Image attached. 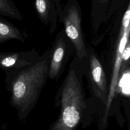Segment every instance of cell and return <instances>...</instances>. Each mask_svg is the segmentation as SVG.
<instances>
[{
  "label": "cell",
  "instance_id": "7",
  "mask_svg": "<svg viewBox=\"0 0 130 130\" xmlns=\"http://www.w3.org/2000/svg\"><path fill=\"white\" fill-rule=\"evenodd\" d=\"M39 56L35 48L24 51L0 52V68L4 71L19 69L31 64Z\"/></svg>",
  "mask_w": 130,
  "mask_h": 130
},
{
  "label": "cell",
  "instance_id": "2",
  "mask_svg": "<svg viewBox=\"0 0 130 130\" xmlns=\"http://www.w3.org/2000/svg\"><path fill=\"white\" fill-rule=\"evenodd\" d=\"M51 48L31 64L4 71L5 87L10 93V103L20 121L25 120L36 106L48 78Z\"/></svg>",
  "mask_w": 130,
  "mask_h": 130
},
{
  "label": "cell",
  "instance_id": "6",
  "mask_svg": "<svg viewBox=\"0 0 130 130\" xmlns=\"http://www.w3.org/2000/svg\"><path fill=\"white\" fill-rule=\"evenodd\" d=\"M51 50L48 77L51 80L57 81L62 75L75 52L73 45L63 28L56 35Z\"/></svg>",
  "mask_w": 130,
  "mask_h": 130
},
{
  "label": "cell",
  "instance_id": "3",
  "mask_svg": "<svg viewBox=\"0 0 130 130\" xmlns=\"http://www.w3.org/2000/svg\"><path fill=\"white\" fill-rule=\"evenodd\" d=\"M130 32V3L124 12L118 33L116 47L114 52L113 67L111 75L110 82L108 86V92L106 105L101 116L98 118L99 130H105L108 126V119L112 115V111L116 99V91L119 72L122 59V55L124 47L129 39Z\"/></svg>",
  "mask_w": 130,
  "mask_h": 130
},
{
  "label": "cell",
  "instance_id": "9",
  "mask_svg": "<svg viewBox=\"0 0 130 130\" xmlns=\"http://www.w3.org/2000/svg\"><path fill=\"white\" fill-rule=\"evenodd\" d=\"M28 35L7 19L0 17V44L15 39L24 43Z\"/></svg>",
  "mask_w": 130,
  "mask_h": 130
},
{
  "label": "cell",
  "instance_id": "11",
  "mask_svg": "<svg viewBox=\"0 0 130 130\" xmlns=\"http://www.w3.org/2000/svg\"><path fill=\"white\" fill-rule=\"evenodd\" d=\"M0 15L19 21L23 18L13 0H0Z\"/></svg>",
  "mask_w": 130,
  "mask_h": 130
},
{
  "label": "cell",
  "instance_id": "5",
  "mask_svg": "<svg viewBox=\"0 0 130 130\" xmlns=\"http://www.w3.org/2000/svg\"><path fill=\"white\" fill-rule=\"evenodd\" d=\"M59 21L74 48V54L82 59L87 56V47L82 27V12L77 0H69L62 9Z\"/></svg>",
  "mask_w": 130,
  "mask_h": 130
},
{
  "label": "cell",
  "instance_id": "10",
  "mask_svg": "<svg viewBox=\"0 0 130 130\" xmlns=\"http://www.w3.org/2000/svg\"><path fill=\"white\" fill-rule=\"evenodd\" d=\"M110 0H91V23L92 30H99L104 23Z\"/></svg>",
  "mask_w": 130,
  "mask_h": 130
},
{
  "label": "cell",
  "instance_id": "1",
  "mask_svg": "<svg viewBox=\"0 0 130 130\" xmlns=\"http://www.w3.org/2000/svg\"><path fill=\"white\" fill-rule=\"evenodd\" d=\"M85 64V57L80 59L75 55L70 62L55 98V105L60 108L59 115L48 130H75L81 122L86 127L90 110L83 88Z\"/></svg>",
  "mask_w": 130,
  "mask_h": 130
},
{
  "label": "cell",
  "instance_id": "4",
  "mask_svg": "<svg viewBox=\"0 0 130 130\" xmlns=\"http://www.w3.org/2000/svg\"><path fill=\"white\" fill-rule=\"evenodd\" d=\"M84 76L86 77L91 94L88 99L90 111L98 109V118L101 116L106 103L108 83L102 63L93 49L87 47Z\"/></svg>",
  "mask_w": 130,
  "mask_h": 130
},
{
  "label": "cell",
  "instance_id": "12",
  "mask_svg": "<svg viewBox=\"0 0 130 130\" xmlns=\"http://www.w3.org/2000/svg\"><path fill=\"white\" fill-rule=\"evenodd\" d=\"M130 40H128L124 47L122 55V59L119 73L129 71Z\"/></svg>",
  "mask_w": 130,
  "mask_h": 130
},
{
  "label": "cell",
  "instance_id": "8",
  "mask_svg": "<svg viewBox=\"0 0 130 130\" xmlns=\"http://www.w3.org/2000/svg\"><path fill=\"white\" fill-rule=\"evenodd\" d=\"M34 8L42 23L48 27L49 33L56 30L58 13L54 0H34Z\"/></svg>",
  "mask_w": 130,
  "mask_h": 130
}]
</instances>
